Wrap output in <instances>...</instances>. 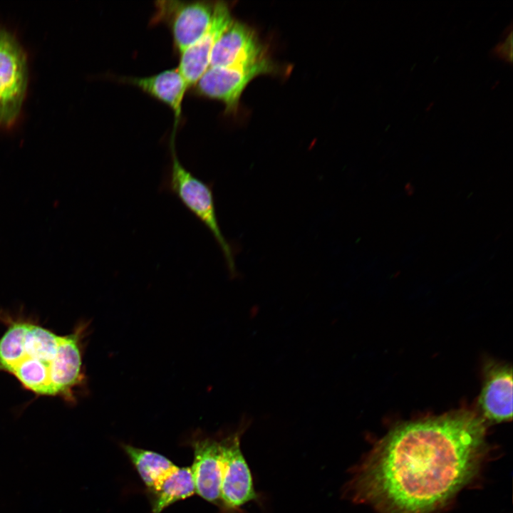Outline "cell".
Wrapping results in <instances>:
<instances>
[{
  "instance_id": "6da1fadb",
  "label": "cell",
  "mask_w": 513,
  "mask_h": 513,
  "mask_svg": "<svg viewBox=\"0 0 513 513\" xmlns=\"http://www.w3.org/2000/svg\"><path fill=\"white\" fill-rule=\"evenodd\" d=\"M485 420L460 409L398 424L356 468L345 496L378 513H432L477 472Z\"/></svg>"
},
{
  "instance_id": "7a4b0ae2",
  "label": "cell",
  "mask_w": 513,
  "mask_h": 513,
  "mask_svg": "<svg viewBox=\"0 0 513 513\" xmlns=\"http://www.w3.org/2000/svg\"><path fill=\"white\" fill-rule=\"evenodd\" d=\"M0 319L6 327L0 338V371L37 395L74 404L86 384L83 358L89 323L81 321L61 336L21 314L1 312Z\"/></svg>"
},
{
  "instance_id": "3957f363",
  "label": "cell",
  "mask_w": 513,
  "mask_h": 513,
  "mask_svg": "<svg viewBox=\"0 0 513 513\" xmlns=\"http://www.w3.org/2000/svg\"><path fill=\"white\" fill-rule=\"evenodd\" d=\"M175 134L170 141V164L162 188L175 195L211 232L222 250L229 274L234 277L237 270L231 244L223 235L216 214L212 188L187 170L180 162L175 149Z\"/></svg>"
},
{
  "instance_id": "277c9868",
  "label": "cell",
  "mask_w": 513,
  "mask_h": 513,
  "mask_svg": "<svg viewBox=\"0 0 513 513\" xmlns=\"http://www.w3.org/2000/svg\"><path fill=\"white\" fill-rule=\"evenodd\" d=\"M276 69L266 56L251 63L209 66L190 90L196 97L220 101L226 113H235L247 86L256 77L273 73Z\"/></svg>"
},
{
  "instance_id": "5b68a950",
  "label": "cell",
  "mask_w": 513,
  "mask_h": 513,
  "mask_svg": "<svg viewBox=\"0 0 513 513\" xmlns=\"http://www.w3.org/2000/svg\"><path fill=\"white\" fill-rule=\"evenodd\" d=\"M246 420L235 431L219 437L222 480L219 508L222 513H235L252 501H257L252 472L240 447L242 434L248 427Z\"/></svg>"
},
{
  "instance_id": "8992f818",
  "label": "cell",
  "mask_w": 513,
  "mask_h": 513,
  "mask_svg": "<svg viewBox=\"0 0 513 513\" xmlns=\"http://www.w3.org/2000/svg\"><path fill=\"white\" fill-rule=\"evenodd\" d=\"M216 1L162 0L155 2L150 24H162L172 35L174 50L179 55L208 29Z\"/></svg>"
},
{
  "instance_id": "52a82bcc",
  "label": "cell",
  "mask_w": 513,
  "mask_h": 513,
  "mask_svg": "<svg viewBox=\"0 0 513 513\" xmlns=\"http://www.w3.org/2000/svg\"><path fill=\"white\" fill-rule=\"evenodd\" d=\"M27 61L16 37L0 26V127L17 120L26 93Z\"/></svg>"
},
{
  "instance_id": "ba28073f",
  "label": "cell",
  "mask_w": 513,
  "mask_h": 513,
  "mask_svg": "<svg viewBox=\"0 0 513 513\" xmlns=\"http://www.w3.org/2000/svg\"><path fill=\"white\" fill-rule=\"evenodd\" d=\"M194 454L190 467L195 493L218 507L220 504L222 456L219 437L194 434L188 441Z\"/></svg>"
},
{
  "instance_id": "9c48e42d",
  "label": "cell",
  "mask_w": 513,
  "mask_h": 513,
  "mask_svg": "<svg viewBox=\"0 0 513 513\" xmlns=\"http://www.w3.org/2000/svg\"><path fill=\"white\" fill-rule=\"evenodd\" d=\"M232 20L228 4L216 1L212 21L207 31L180 54L177 68L185 78L189 90L209 67L213 47Z\"/></svg>"
},
{
  "instance_id": "30bf717a",
  "label": "cell",
  "mask_w": 513,
  "mask_h": 513,
  "mask_svg": "<svg viewBox=\"0 0 513 513\" xmlns=\"http://www.w3.org/2000/svg\"><path fill=\"white\" fill-rule=\"evenodd\" d=\"M478 406L485 422L502 423L512 420V368L510 365L497 362L486 364Z\"/></svg>"
},
{
  "instance_id": "8fae6325",
  "label": "cell",
  "mask_w": 513,
  "mask_h": 513,
  "mask_svg": "<svg viewBox=\"0 0 513 513\" xmlns=\"http://www.w3.org/2000/svg\"><path fill=\"white\" fill-rule=\"evenodd\" d=\"M264 56L263 45L255 32L245 24L233 19L214 44L209 66L251 63Z\"/></svg>"
},
{
  "instance_id": "7c38bea8",
  "label": "cell",
  "mask_w": 513,
  "mask_h": 513,
  "mask_svg": "<svg viewBox=\"0 0 513 513\" xmlns=\"http://www.w3.org/2000/svg\"><path fill=\"white\" fill-rule=\"evenodd\" d=\"M119 81L134 86L167 105L174 113V132L180 121L182 103L189 87L177 67L144 77H121Z\"/></svg>"
},
{
  "instance_id": "4fadbf2b",
  "label": "cell",
  "mask_w": 513,
  "mask_h": 513,
  "mask_svg": "<svg viewBox=\"0 0 513 513\" xmlns=\"http://www.w3.org/2000/svg\"><path fill=\"white\" fill-rule=\"evenodd\" d=\"M147 491L152 513H161L171 504L195 493L191 468L176 466L154 487Z\"/></svg>"
},
{
  "instance_id": "5bb4252c",
  "label": "cell",
  "mask_w": 513,
  "mask_h": 513,
  "mask_svg": "<svg viewBox=\"0 0 513 513\" xmlns=\"http://www.w3.org/2000/svg\"><path fill=\"white\" fill-rule=\"evenodd\" d=\"M122 449L135 468L147 490L154 487L176 465L165 456L154 451L122 444Z\"/></svg>"
}]
</instances>
